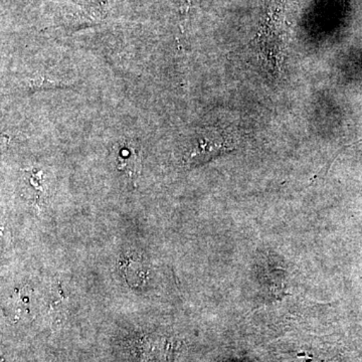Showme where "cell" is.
Returning <instances> with one entry per match:
<instances>
[{
  "instance_id": "1",
  "label": "cell",
  "mask_w": 362,
  "mask_h": 362,
  "mask_svg": "<svg viewBox=\"0 0 362 362\" xmlns=\"http://www.w3.org/2000/svg\"><path fill=\"white\" fill-rule=\"evenodd\" d=\"M266 14L262 21L256 40L259 54L263 57L272 74L280 71L281 51H282L283 0H268L265 4Z\"/></svg>"
},
{
  "instance_id": "2",
  "label": "cell",
  "mask_w": 362,
  "mask_h": 362,
  "mask_svg": "<svg viewBox=\"0 0 362 362\" xmlns=\"http://www.w3.org/2000/svg\"><path fill=\"white\" fill-rule=\"evenodd\" d=\"M226 150H232V147L228 146V142L223 138L218 137L214 133L211 135L204 134L195 143L194 150L188 156V162L197 164L201 161H206Z\"/></svg>"
},
{
  "instance_id": "3",
  "label": "cell",
  "mask_w": 362,
  "mask_h": 362,
  "mask_svg": "<svg viewBox=\"0 0 362 362\" xmlns=\"http://www.w3.org/2000/svg\"><path fill=\"white\" fill-rule=\"evenodd\" d=\"M118 168L124 170L134 173L139 168V160H138V152L134 147L130 144H125V148L120 151V156H118Z\"/></svg>"
},
{
  "instance_id": "4",
  "label": "cell",
  "mask_w": 362,
  "mask_h": 362,
  "mask_svg": "<svg viewBox=\"0 0 362 362\" xmlns=\"http://www.w3.org/2000/svg\"><path fill=\"white\" fill-rule=\"evenodd\" d=\"M349 6H350V0H344V7H345V11H346V13H349Z\"/></svg>"
},
{
  "instance_id": "5",
  "label": "cell",
  "mask_w": 362,
  "mask_h": 362,
  "mask_svg": "<svg viewBox=\"0 0 362 362\" xmlns=\"http://www.w3.org/2000/svg\"><path fill=\"white\" fill-rule=\"evenodd\" d=\"M361 142H362V139L358 140V141L354 143V144H358V143H361Z\"/></svg>"
}]
</instances>
